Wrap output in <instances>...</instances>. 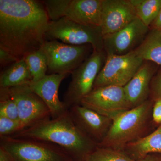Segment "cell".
Listing matches in <instances>:
<instances>
[{
	"instance_id": "21",
	"label": "cell",
	"mask_w": 161,
	"mask_h": 161,
	"mask_svg": "<svg viewBox=\"0 0 161 161\" xmlns=\"http://www.w3.org/2000/svg\"><path fill=\"white\" fill-rule=\"evenodd\" d=\"M32 77L31 82L39 81L46 76L48 70L47 60L41 50L29 54L24 58Z\"/></svg>"
},
{
	"instance_id": "24",
	"label": "cell",
	"mask_w": 161,
	"mask_h": 161,
	"mask_svg": "<svg viewBox=\"0 0 161 161\" xmlns=\"http://www.w3.org/2000/svg\"><path fill=\"white\" fill-rule=\"evenodd\" d=\"M69 0L43 1L50 21H55L64 17V12Z\"/></svg>"
},
{
	"instance_id": "30",
	"label": "cell",
	"mask_w": 161,
	"mask_h": 161,
	"mask_svg": "<svg viewBox=\"0 0 161 161\" xmlns=\"http://www.w3.org/2000/svg\"><path fill=\"white\" fill-rule=\"evenodd\" d=\"M139 161H161V153H150Z\"/></svg>"
},
{
	"instance_id": "29",
	"label": "cell",
	"mask_w": 161,
	"mask_h": 161,
	"mask_svg": "<svg viewBox=\"0 0 161 161\" xmlns=\"http://www.w3.org/2000/svg\"><path fill=\"white\" fill-rule=\"evenodd\" d=\"M0 161H14L8 151L0 146Z\"/></svg>"
},
{
	"instance_id": "8",
	"label": "cell",
	"mask_w": 161,
	"mask_h": 161,
	"mask_svg": "<svg viewBox=\"0 0 161 161\" xmlns=\"http://www.w3.org/2000/svg\"><path fill=\"white\" fill-rule=\"evenodd\" d=\"M144 61L134 51L121 56H107L105 63L95 79L93 89L107 86H125Z\"/></svg>"
},
{
	"instance_id": "20",
	"label": "cell",
	"mask_w": 161,
	"mask_h": 161,
	"mask_svg": "<svg viewBox=\"0 0 161 161\" xmlns=\"http://www.w3.org/2000/svg\"><path fill=\"white\" fill-rule=\"evenodd\" d=\"M138 18L150 27L161 9V0H129Z\"/></svg>"
},
{
	"instance_id": "25",
	"label": "cell",
	"mask_w": 161,
	"mask_h": 161,
	"mask_svg": "<svg viewBox=\"0 0 161 161\" xmlns=\"http://www.w3.org/2000/svg\"><path fill=\"white\" fill-rule=\"evenodd\" d=\"M23 129L19 121L0 115V137L11 136Z\"/></svg>"
},
{
	"instance_id": "18",
	"label": "cell",
	"mask_w": 161,
	"mask_h": 161,
	"mask_svg": "<svg viewBox=\"0 0 161 161\" xmlns=\"http://www.w3.org/2000/svg\"><path fill=\"white\" fill-rule=\"evenodd\" d=\"M32 77L24 59L18 60L1 73L0 87L9 88L29 83Z\"/></svg>"
},
{
	"instance_id": "9",
	"label": "cell",
	"mask_w": 161,
	"mask_h": 161,
	"mask_svg": "<svg viewBox=\"0 0 161 161\" xmlns=\"http://www.w3.org/2000/svg\"><path fill=\"white\" fill-rule=\"evenodd\" d=\"M80 104L112 120L131 109L124 87L115 86L93 89L81 100Z\"/></svg>"
},
{
	"instance_id": "2",
	"label": "cell",
	"mask_w": 161,
	"mask_h": 161,
	"mask_svg": "<svg viewBox=\"0 0 161 161\" xmlns=\"http://www.w3.org/2000/svg\"><path fill=\"white\" fill-rule=\"evenodd\" d=\"M11 136L53 143L75 161H84L98 146L76 125L69 110L58 118L42 121Z\"/></svg>"
},
{
	"instance_id": "7",
	"label": "cell",
	"mask_w": 161,
	"mask_h": 161,
	"mask_svg": "<svg viewBox=\"0 0 161 161\" xmlns=\"http://www.w3.org/2000/svg\"><path fill=\"white\" fill-rule=\"evenodd\" d=\"M105 51H93L92 54L72 72V80L64 95L68 109L80 101L93 90L95 79L106 60Z\"/></svg>"
},
{
	"instance_id": "1",
	"label": "cell",
	"mask_w": 161,
	"mask_h": 161,
	"mask_svg": "<svg viewBox=\"0 0 161 161\" xmlns=\"http://www.w3.org/2000/svg\"><path fill=\"white\" fill-rule=\"evenodd\" d=\"M49 22L43 2L0 0V48L24 59L46 42Z\"/></svg>"
},
{
	"instance_id": "3",
	"label": "cell",
	"mask_w": 161,
	"mask_h": 161,
	"mask_svg": "<svg viewBox=\"0 0 161 161\" xmlns=\"http://www.w3.org/2000/svg\"><path fill=\"white\" fill-rule=\"evenodd\" d=\"M150 106V102L147 100L114 119L98 147L120 148L135 141L146 125Z\"/></svg>"
},
{
	"instance_id": "14",
	"label": "cell",
	"mask_w": 161,
	"mask_h": 161,
	"mask_svg": "<svg viewBox=\"0 0 161 161\" xmlns=\"http://www.w3.org/2000/svg\"><path fill=\"white\" fill-rule=\"evenodd\" d=\"M67 75L51 74L37 82L29 83L33 92L39 95L48 107L52 119L58 118L69 110L58 95L60 84Z\"/></svg>"
},
{
	"instance_id": "31",
	"label": "cell",
	"mask_w": 161,
	"mask_h": 161,
	"mask_svg": "<svg viewBox=\"0 0 161 161\" xmlns=\"http://www.w3.org/2000/svg\"><path fill=\"white\" fill-rule=\"evenodd\" d=\"M150 28H154L161 31V9L157 17L150 26Z\"/></svg>"
},
{
	"instance_id": "19",
	"label": "cell",
	"mask_w": 161,
	"mask_h": 161,
	"mask_svg": "<svg viewBox=\"0 0 161 161\" xmlns=\"http://www.w3.org/2000/svg\"><path fill=\"white\" fill-rule=\"evenodd\" d=\"M126 147L129 151L140 159L150 153H161V124L151 134L131 142Z\"/></svg>"
},
{
	"instance_id": "11",
	"label": "cell",
	"mask_w": 161,
	"mask_h": 161,
	"mask_svg": "<svg viewBox=\"0 0 161 161\" xmlns=\"http://www.w3.org/2000/svg\"><path fill=\"white\" fill-rule=\"evenodd\" d=\"M149 30L150 27L136 17L119 31L103 37L104 50L107 56H121L134 51Z\"/></svg>"
},
{
	"instance_id": "6",
	"label": "cell",
	"mask_w": 161,
	"mask_h": 161,
	"mask_svg": "<svg viewBox=\"0 0 161 161\" xmlns=\"http://www.w3.org/2000/svg\"><path fill=\"white\" fill-rule=\"evenodd\" d=\"M40 50L46 57L48 70L59 75L72 74L94 51L90 44L70 45L57 40L47 41Z\"/></svg>"
},
{
	"instance_id": "23",
	"label": "cell",
	"mask_w": 161,
	"mask_h": 161,
	"mask_svg": "<svg viewBox=\"0 0 161 161\" xmlns=\"http://www.w3.org/2000/svg\"><path fill=\"white\" fill-rule=\"evenodd\" d=\"M0 115L20 122L16 104L10 98L6 89L1 88H0Z\"/></svg>"
},
{
	"instance_id": "5",
	"label": "cell",
	"mask_w": 161,
	"mask_h": 161,
	"mask_svg": "<svg viewBox=\"0 0 161 161\" xmlns=\"http://www.w3.org/2000/svg\"><path fill=\"white\" fill-rule=\"evenodd\" d=\"M46 36L47 41L58 40L73 45L90 44L94 51L104 50L100 27L82 25L66 17L57 21H50Z\"/></svg>"
},
{
	"instance_id": "12",
	"label": "cell",
	"mask_w": 161,
	"mask_h": 161,
	"mask_svg": "<svg viewBox=\"0 0 161 161\" xmlns=\"http://www.w3.org/2000/svg\"><path fill=\"white\" fill-rule=\"evenodd\" d=\"M136 18L129 0H103L100 27L103 37L119 31Z\"/></svg>"
},
{
	"instance_id": "13",
	"label": "cell",
	"mask_w": 161,
	"mask_h": 161,
	"mask_svg": "<svg viewBox=\"0 0 161 161\" xmlns=\"http://www.w3.org/2000/svg\"><path fill=\"white\" fill-rule=\"evenodd\" d=\"M69 110L79 129L97 144L102 142L109 130L112 119L80 104L73 106Z\"/></svg>"
},
{
	"instance_id": "16",
	"label": "cell",
	"mask_w": 161,
	"mask_h": 161,
	"mask_svg": "<svg viewBox=\"0 0 161 161\" xmlns=\"http://www.w3.org/2000/svg\"><path fill=\"white\" fill-rule=\"evenodd\" d=\"M103 0H69L64 17L86 26L100 27Z\"/></svg>"
},
{
	"instance_id": "27",
	"label": "cell",
	"mask_w": 161,
	"mask_h": 161,
	"mask_svg": "<svg viewBox=\"0 0 161 161\" xmlns=\"http://www.w3.org/2000/svg\"><path fill=\"white\" fill-rule=\"evenodd\" d=\"M18 60L10 53L2 48H0V64L1 67L11 65Z\"/></svg>"
},
{
	"instance_id": "22",
	"label": "cell",
	"mask_w": 161,
	"mask_h": 161,
	"mask_svg": "<svg viewBox=\"0 0 161 161\" xmlns=\"http://www.w3.org/2000/svg\"><path fill=\"white\" fill-rule=\"evenodd\" d=\"M84 161H136L119 151L108 147L97 146Z\"/></svg>"
},
{
	"instance_id": "15",
	"label": "cell",
	"mask_w": 161,
	"mask_h": 161,
	"mask_svg": "<svg viewBox=\"0 0 161 161\" xmlns=\"http://www.w3.org/2000/svg\"><path fill=\"white\" fill-rule=\"evenodd\" d=\"M156 64L150 61H144L133 78L124 87L131 109L147 100L151 81L156 71Z\"/></svg>"
},
{
	"instance_id": "17",
	"label": "cell",
	"mask_w": 161,
	"mask_h": 161,
	"mask_svg": "<svg viewBox=\"0 0 161 161\" xmlns=\"http://www.w3.org/2000/svg\"><path fill=\"white\" fill-rule=\"evenodd\" d=\"M134 52L144 61L161 66V31L150 28L143 41Z\"/></svg>"
},
{
	"instance_id": "28",
	"label": "cell",
	"mask_w": 161,
	"mask_h": 161,
	"mask_svg": "<svg viewBox=\"0 0 161 161\" xmlns=\"http://www.w3.org/2000/svg\"><path fill=\"white\" fill-rule=\"evenodd\" d=\"M153 118L157 124H161V99H156L153 111Z\"/></svg>"
},
{
	"instance_id": "4",
	"label": "cell",
	"mask_w": 161,
	"mask_h": 161,
	"mask_svg": "<svg viewBox=\"0 0 161 161\" xmlns=\"http://www.w3.org/2000/svg\"><path fill=\"white\" fill-rule=\"evenodd\" d=\"M0 138V146L14 161H75L61 147L50 142L11 136Z\"/></svg>"
},
{
	"instance_id": "10",
	"label": "cell",
	"mask_w": 161,
	"mask_h": 161,
	"mask_svg": "<svg viewBox=\"0 0 161 161\" xmlns=\"http://www.w3.org/2000/svg\"><path fill=\"white\" fill-rule=\"evenodd\" d=\"M4 89L16 104L23 130L51 117L48 107L33 92L29 83Z\"/></svg>"
},
{
	"instance_id": "26",
	"label": "cell",
	"mask_w": 161,
	"mask_h": 161,
	"mask_svg": "<svg viewBox=\"0 0 161 161\" xmlns=\"http://www.w3.org/2000/svg\"><path fill=\"white\" fill-rule=\"evenodd\" d=\"M150 91L156 99H161V67L157 74L153 78L150 85Z\"/></svg>"
}]
</instances>
